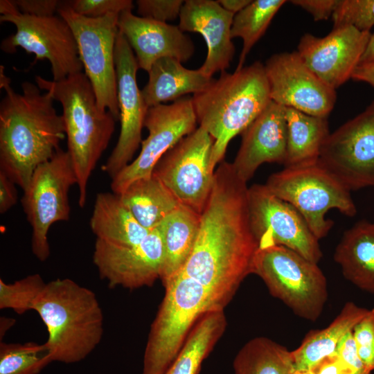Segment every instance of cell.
Listing matches in <instances>:
<instances>
[{"instance_id":"obj_3","label":"cell","mask_w":374,"mask_h":374,"mask_svg":"<svg viewBox=\"0 0 374 374\" xmlns=\"http://www.w3.org/2000/svg\"><path fill=\"white\" fill-rule=\"evenodd\" d=\"M192 100L199 127L214 140L211 165L215 169L223 161L231 139L271 101L264 64L257 61L232 73L222 71L193 95Z\"/></svg>"},{"instance_id":"obj_9","label":"cell","mask_w":374,"mask_h":374,"mask_svg":"<svg viewBox=\"0 0 374 374\" xmlns=\"http://www.w3.org/2000/svg\"><path fill=\"white\" fill-rule=\"evenodd\" d=\"M78 179L71 157L59 149L35 170L21 202L31 229V250L39 260L50 256L48 235L51 226L70 219L69 193Z\"/></svg>"},{"instance_id":"obj_35","label":"cell","mask_w":374,"mask_h":374,"mask_svg":"<svg viewBox=\"0 0 374 374\" xmlns=\"http://www.w3.org/2000/svg\"><path fill=\"white\" fill-rule=\"evenodd\" d=\"M331 17L333 28L351 26L370 32L374 26V0H339Z\"/></svg>"},{"instance_id":"obj_34","label":"cell","mask_w":374,"mask_h":374,"mask_svg":"<svg viewBox=\"0 0 374 374\" xmlns=\"http://www.w3.org/2000/svg\"><path fill=\"white\" fill-rule=\"evenodd\" d=\"M46 283L39 274L28 275L12 283L0 279V309H10L18 314L34 310Z\"/></svg>"},{"instance_id":"obj_29","label":"cell","mask_w":374,"mask_h":374,"mask_svg":"<svg viewBox=\"0 0 374 374\" xmlns=\"http://www.w3.org/2000/svg\"><path fill=\"white\" fill-rule=\"evenodd\" d=\"M368 311V309L348 302L328 327L309 332L301 344L291 351L295 369L308 370L324 357L335 353L341 340Z\"/></svg>"},{"instance_id":"obj_48","label":"cell","mask_w":374,"mask_h":374,"mask_svg":"<svg viewBox=\"0 0 374 374\" xmlns=\"http://www.w3.org/2000/svg\"><path fill=\"white\" fill-rule=\"evenodd\" d=\"M292 374H310L308 370L295 369Z\"/></svg>"},{"instance_id":"obj_46","label":"cell","mask_w":374,"mask_h":374,"mask_svg":"<svg viewBox=\"0 0 374 374\" xmlns=\"http://www.w3.org/2000/svg\"><path fill=\"white\" fill-rule=\"evenodd\" d=\"M373 62H374V33L371 34L370 39L359 64Z\"/></svg>"},{"instance_id":"obj_16","label":"cell","mask_w":374,"mask_h":374,"mask_svg":"<svg viewBox=\"0 0 374 374\" xmlns=\"http://www.w3.org/2000/svg\"><path fill=\"white\" fill-rule=\"evenodd\" d=\"M114 58L121 130L117 143L103 167L111 179L132 161L143 141L142 130L149 109L138 86L136 73L139 68L135 55L120 31Z\"/></svg>"},{"instance_id":"obj_14","label":"cell","mask_w":374,"mask_h":374,"mask_svg":"<svg viewBox=\"0 0 374 374\" xmlns=\"http://www.w3.org/2000/svg\"><path fill=\"white\" fill-rule=\"evenodd\" d=\"M248 206L251 229L258 247L280 245L313 262L321 259L319 240L304 218L265 184L249 187Z\"/></svg>"},{"instance_id":"obj_30","label":"cell","mask_w":374,"mask_h":374,"mask_svg":"<svg viewBox=\"0 0 374 374\" xmlns=\"http://www.w3.org/2000/svg\"><path fill=\"white\" fill-rule=\"evenodd\" d=\"M226 327L224 310H211L203 314L165 374H198L202 363L222 336Z\"/></svg>"},{"instance_id":"obj_12","label":"cell","mask_w":374,"mask_h":374,"mask_svg":"<svg viewBox=\"0 0 374 374\" xmlns=\"http://www.w3.org/2000/svg\"><path fill=\"white\" fill-rule=\"evenodd\" d=\"M0 21L11 23L17 29L1 42L3 52L13 53L20 47L35 55L33 65L38 60H48L53 81L82 72L83 66L73 32L60 15L35 17L18 11L1 15Z\"/></svg>"},{"instance_id":"obj_1","label":"cell","mask_w":374,"mask_h":374,"mask_svg":"<svg viewBox=\"0 0 374 374\" xmlns=\"http://www.w3.org/2000/svg\"><path fill=\"white\" fill-rule=\"evenodd\" d=\"M248 188L232 163H220L195 245L179 271L203 286L215 310H224L252 271L258 245L250 226Z\"/></svg>"},{"instance_id":"obj_6","label":"cell","mask_w":374,"mask_h":374,"mask_svg":"<svg viewBox=\"0 0 374 374\" xmlns=\"http://www.w3.org/2000/svg\"><path fill=\"white\" fill-rule=\"evenodd\" d=\"M164 287L165 296L148 335L142 374H165L198 319L215 310L203 286L181 272Z\"/></svg>"},{"instance_id":"obj_13","label":"cell","mask_w":374,"mask_h":374,"mask_svg":"<svg viewBox=\"0 0 374 374\" xmlns=\"http://www.w3.org/2000/svg\"><path fill=\"white\" fill-rule=\"evenodd\" d=\"M318 162L350 191L374 187V101L329 134Z\"/></svg>"},{"instance_id":"obj_2","label":"cell","mask_w":374,"mask_h":374,"mask_svg":"<svg viewBox=\"0 0 374 374\" xmlns=\"http://www.w3.org/2000/svg\"><path fill=\"white\" fill-rule=\"evenodd\" d=\"M0 87L5 91L0 103V171L24 190L35 169L60 149L65 126L48 92L24 81L22 93H17L3 65Z\"/></svg>"},{"instance_id":"obj_15","label":"cell","mask_w":374,"mask_h":374,"mask_svg":"<svg viewBox=\"0 0 374 374\" xmlns=\"http://www.w3.org/2000/svg\"><path fill=\"white\" fill-rule=\"evenodd\" d=\"M192 97H181L169 105L149 107L144 127L148 131L136 159L112 179V191L121 194L134 181L150 177L161 157L197 127Z\"/></svg>"},{"instance_id":"obj_36","label":"cell","mask_w":374,"mask_h":374,"mask_svg":"<svg viewBox=\"0 0 374 374\" xmlns=\"http://www.w3.org/2000/svg\"><path fill=\"white\" fill-rule=\"evenodd\" d=\"M358 355L366 369L374 371V308L356 324L353 330Z\"/></svg>"},{"instance_id":"obj_4","label":"cell","mask_w":374,"mask_h":374,"mask_svg":"<svg viewBox=\"0 0 374 374\" xmlns=\"http://www.w3.org/2000/svg\"><path fill=\"white\" fill-rule=\"evenodd\" d=\"M35 81L62 105L66 151L78 179V205L83 208L89 179L109 143L116 121L108 110L99 107L92 85L83 72L60 81L36 75Z\"/></svg>"},{"instance_id":"obj_31","label":"cell","mask_w":374,"mask_h":374,"mask_svg":"<svg viewBox=\"0 0 374 374\" xmlns=\"http://www.w3.org/2000/svg\"><path fill=\"white\" fill-rule=\"evenodd\" d=\"M233 366L235 374H292L295 370L291 351L264 337L246 343Z\"/></svg>"},{"instance_id":"obj_19","label":"cell","mask_w":374,"mask_h":374,"mask_svg":"<svg viewBox=\"0 0 374 374\" xmlns=\"http://www.w3.org/2000/svg\"><path fill=\"white\" fill-rule=\"evenodd\" d=\"M371 34L351 26L333 28L323 37L307 33L300 39L297 52L312 71L336 89L352 78Z\"/></svg>"},{"instance_id":"obj_33","label":"cell","mask_w":374,"mask_h":374,"mask_svg":"<svg viewBox=\"0 0 374 374\" xmlns=\"http://www.w3.org/2000/svg\"><path fill=\"white\" fill-rule=\"evenodd\" d=\"M51 362L45 343H0V374H39Z\"/></svg>"},{"instance_id":"obj_22","label":"cell","mask_w":374,"mask_h":374,"mask_svg":"<svg viewBox=\"0 0 374 374\" xmlns=\"http://www.w3.org/2000/svg\"><path fill=\"white\" fill-rule=\"evenodd\" d=\"M287 147L285 108L273 101L243 131L232 163L238 177L247 183L264 163L284 164Z\"/></svg>"},{"instance_id":"obj_25","label":"cell","mask_w":374,"mask_h":374,"mask_svg":"<svg viewBox=\"0 0 374 374\" xmlns=\"http://www.w3.org/2000/svg\"><path fill=\"white\" fill-rule=\"evenodd\" d=\"M89 226L96 240L119 247L138 244L151 231L139 224L113 192L97 194Z\"/></svg>"},{"instance_id":"obj_18","label":"cell","mask_w":374,"mask_h":374,"mask_svg":"<svg viewBox=\"0 0 374 374\" xmlns=\"http://www.w3.org/2000/svg\"><path fill=\"white\" fill-rule=\"evenodd\" d=\"M93 262L110 287L134 290L161 278L164 251L159 231L152 230L139 244L119 247L96 240Z\"/></svg>"},{"instance_id":"obj_21","label":"cell","mask_w":374,"mask_h":374,"mask_svg":"<svg viewBox=\"0 0 374 374\" xmlns=\"http://www.w3.org/2000/svg\"><path fill=\"white\" fill-rule=\"evenodd\" d=\"M234 15L217 1H184L178 26L184 33H198L204 37L207 55L199 69L208 77L226 71L233 58L235 46L231 31Z\"/></svg>"},{"instance_id":"obj_5","label":"cell","mask_w":374,"mask_h":374,"mask_svg":"<svg viewBox=\"0 0 374 374\" xmlns=\"http://www.w3.org/2000/svg\"><path fill=\"white\" fill-rule=\"evenodd\" d=\"M34 310L46 327L52 362H80L103 339L104 315L96 295L70 278L46 283Z\"/></svg>"},{"instance_id":"obj_32","label":"cell","mask_w":374,"mask_h":374,"mask_svg":"<svg viewBox=\"0 0 374 374\" xmlns=\"http://www.w3.org/2000/svg\"><path fill=\"white\" fill-rule=\"evenodd\" d=\"M285 0H253L234 15L231 26V37L242 39V48L236 67L242 69L246 57L252 47L265 34L272 19Z\"/></svg>"},{"instance_id":"obj_39","label":"cell","mask_w":374,"mask_h":374,"mask_svg":"<svg viewBox=\"0 0 374 374\" xmlns=\"http://www.w3.org/2000/svg\"><path fill=\"white\" fill-rule=\"evenodd\" d=\"M335 353L355 374H371L366 369L358 355L353 330L347 333L341 340Z\"/></svg>"},{"instance_id":"obj_23","label":"cell","mask_w":374,"mask_h":374,"mask_svg":"<svg viewBox=\"0 0 374 374\" xmlns=\"http://www.w3.org/2000/svg\"><path fill=\"white\" fill-rule=\"evenodd\" d=\"M148 80L141 90L149 107L204 89L213 80L199 68L189 69L179 60L165 57L157 60L148 71Z\"/></svg>"},{"instance_id":"obj_37","label":"cell","mask_w":374,"mask_h":374,"mask_svg":"<svg viewBox=\"0 0 374 374\" xmlns=\"http://www.w3.org/2000/svg\"><path fill=\"white\" fill-rule=\"evenodd\" d=\"M66 3L75 13L89 18L121 14L134 7L131 0H73Z\"/></svg>"},{"instance_id":"obj_17","label":"cell","mask_w":374,"mask_h":374,"mask_svg":"<svg viewBox=\"0 0 374 374\" xmlns=\"http://www.w3.org/2000/svg\"><path fill=\"white\" fill-rule=\"evenodd\" d=\"M264 66L271 101L309 115L328 117L336 102L335 89L312 71L297 51L274 54Z\"/></svg>"},{"instance_id":"obj_20","label":"cell","mask_w":374,"mask_h":374,"mask_svg":"<svg viewBox=\"0 0 374 374\" xmlns=\"http://www.w3.org/2000/svg\"><path fill=\"white\" fill-rule=\"evenodd\" d=\"M132 10L118 17V30L132 48L139 69L148 72L159 59L170 57L185 62L195 53L194 44L179 27L135 15Z\"/></svg>"},{"instance_id":"obj_26","label":"cell","mask_w":374,"mask_h":374,"mask_svg":"<svg viewBox=\"0 0 374 374\" xmlns=\"http://www.w3.org/2000/svg\"><path fill=\"white\" fill-rule=\"evenodd\" d=\"M201 214L180 204L159 224L164 251L161 280L165 286L184 267L197 236Z\"/></svg>"},{"instance_id":"obj_7","label":"cell","mask_w":374,"mask_h":374,"mask_svg":"<svg viewBox=\"0 0 374 374\" xmlns=\"http://www.w3.org/2000/svg\"><path fill=\"white\" fill-rule=\"evenodd\" d=\"M251 274L298 317L315 321L321 314L328 285L317 263L285 247L271 245L258 248Z\"/></svg>"},{"instance_id":"obj_38","label":"cell","mask_w":374,"mask_h":374,"mask_svg":"<svg viewBox=\"0 0 374 374\" xmlns=\"http://www.w3.org/2000/svg\"><path fill=\"white\" fill-rule=\"evenodd\" d=\"M184 1L181 0H137L139 16L154 21L168 23L179 17Z\"/></svg>"},{"instance_id":"obj_11","label":"cell","mask_w":374,"mask_h":374,"mask_svg":"<svg viewBox=\"0 0 374 374\" xmlns=\"http://www.w3.org/2000/svg\"><path fill=\"white\" fill-rule=\"evenodd\" d=\"M213 144L212 136L198 127L168 151L153 170L180 204L199 214L214 183Z\"/></svg>"},{"instance_id":"obj_42","label":"cell","mask_w":374,"mask_h":374,"mask_svg":"<svg viewBox=\"0 0 374 374\" xmlns=\"http://www.w3.org/2000/svg\"><path fill=\"white\" fill-rule=\"evenodd\" d=\"M310 374H355L336 353L324 357L308 369Z\"/></svg>"},{"instance_id":"obj_44","label":"cell","mask_w":374,"mask_h":374,"mask_svg":"<svg viewBox=\"0 0 374 374\" xmlns=\"http://www.w3.org/2000/svg\"><path fill=\"white\" fill-rule=\"evenodd\" d=\"M352 79L374 87V62L359 64L355 70Z\"/></svg>"},{"instance_id":"obj_27","label":"cell","mask_w":374,"mask_h":374,"mask_svg":"<svg viewBox=\"0 0 374 374\" xmlns=\"http://www.w3.org/2000/svg\"><path fill=\"white\" fill-rule=\"evenodd\" d=\"M118 195L139 224L148 231L157 228L180 204L154 173L134 181Z\"/></svg>"},{"instance_id":"obj_24","label":"cell","mask_w":374,"mask_h":374,"mask_svg":"<svg viewBox=\"0 0 374 374\" xmlns=\"http://www.w3.org/2000/svg\"><path fill=\"white\" fill-rule=\"evenodd\" d=\"M334 259L348 281L374 294V222L363 220L347 229Z\"/></svg>"},{"instance_id":"obj_43","label":"cell","mask_w":374,"mask_h":374,"mask_svg":"<svg viewBox=\"0 0 374 374\" xmlns=\"http://www.w3.org/2000/svg\"><path fill=\"white\" fill-rule=\"evenodd\" d=\"M16 184L0 171V213L4 214L14 206L18 199Z\"/></svg>"},{"instance_id":"obj_8","label":"cell","mask_w":374,"mask_h":374,"mask_svg":"<svg viewBox=\"0 0 374 374\" xmlns=\"http://www.w3.org/2000/svg\"><path fill=\"white\" fill-rule=\"evenodd\" d=\"M265 186L302 215L319 240L325 238L333 226V222L326 217L329 210L337 209L348 217L357 213L350 191L319 162L285 167L271 174Z\"/></svg>"},{"instance_id":"obj_41","label":"cell","mask_w":374,"mask_h":374,"mask_svg":"<svg viewBox=\"0 0 374 374\" xmlns=\"http://www.w3.org/2000/svg\"><path fill=\"white\" fill-rule=\"evenodd\" d=\"M309 12L315 21L332 17L339 0H294L290 1Z\"/></svg>"},{"instance_id":"obj_45","label":"cell","mask_w":374,"mask_h":374,"mask_svg":"<svg viewBox=\"0 0 374 374\" xmlns=\"http://www.w3.org/2000/svg\"><path fill=\"white\" fill-rule=\"evenodd\" d=\"M217 1L226 10L235 15L249 5L251 0H218Z\"/></svg>"},{"instance_id":"obj_40","label":"cell","mask_w":374,"mask_h":374,"mask_svg":"<svg viewBox=\"0 0 374 374\" xmlns=\"http://www.w3.org/2000/svg\"><path fill=\"white\" fill-rule=\"evenodd\" d=\"M19 11L25 15L35 17H50L60 5L57 0H15Z\"/></svg>"},{"instance_id":"obj_47","label":"cell","mask_w":374,"mask_h":374,"mask_svg":"<svg viewBox=\"0 0 374 374\" xmlns=\"http://www.w3.org/2000/svg\"><path fill=\"white\" fill-rule=\"evenodd\" d=\"M1 322L3 323H1V337H2V335H3L6 332V331L9 329L15 322V319H5L4 317L1 319Z\"/></svg>"},{"instance_id":"obj_10","label":"cell","mask_w":374,"mask_h":374,"mask_svg":"<svg viewBox=\"0 0 374 374\" xmlns=\"http://www.w3.org/2000/svg\"><path fill=\"white\" fill-rule=\"evenodd\" d=\"M57 12L71 28L98 105L119 120L114 53L120 14L89 18L75 13L66 2L60 3Z\"/></svg>"},{"instance_id":"obj_28","label":"cell","mask_w":374,"mask_h":374,"mask_svg":"<svg viewBox=\"0 0 374 374\" xmlns=\"http://www.w3.org/2000/svg\"><path fill=\"white\" fill-rule=\"evenodd\" d=\"M285 108L287 147L284 166H303L318 162L321 148L330 134L327 118Z\"/></svg>"}]
</instances>
